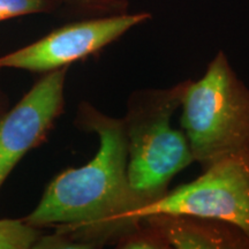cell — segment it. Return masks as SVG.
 Listing matches in <instances>:
<instances>
[{
	"label": "cell",
	"instance_id": "cell-11",
	"mask_svg": "<svg viewBox=\"0 0 249 249\" xmlns=\"http://www.w3.org/2000/svg\"><path fill=\"white\" fill-rule=\"evenodd\" d=\"M7 110V98H6L5 93L0 89V116Z\"/></svg>",
	"mask_w": 249,
	"mask_h": 249
},
{
	"label": "cell",
	"instance_id": "cell-3",
	"mask_svg": "<svg viewBox=\"0 0 249 249\" xmlns=\"http://www.w3.org/2000/svg\"><path fill=\"white\" fill-rule=\"evenodd\" d=\"M180 107L182 130L203 170L249 144V88L223 51L200 80H189Z\"/></svg>",
	"mask_w": 249,
	"mask_h": 249
},
{
	"label": "cell",
	"instance_id": "cell-2",
	"mask_svg": "<svg viewBox=\"0 0 249 249\" xmlns=\"http://www.w3.org/2000/svg\"><path fill=\"white\" fill-rule=\"evenodd\" d=\"M189 80L169 88L135 90L127 101L121 118L128 151L127 174L145 205L166 194L171 180L194 161L185 132L171 124Z\"/></svg>",
	"mask_w": 249,
	"mask_h": 249
},
{
	"label": "cell",
	"instance_id": "cell-9",
	"mask_svg": "<svg viewBox=\"0 0 249 249\" xmlns=\"http://www.w3.org/2000/svg\"><path fill=\"white\" fill-rule=\"evenodd\" d=\"M43 232L20 219H0V249L36 248Z\"/></svg>",
	"mask_w": 249,
	"mask_h": 249
},
{
	"label": "cell",
	"instance_id": "cell-7",
	"mask_svg": "<svg viewBox=\"0 0 249 249\" xmlns=\"http://www.w3.org/2000/svg\"><path fill=\"white\" fill-rule=\"evenodd\" d=\"M141 220L154 224L176 249H249L241 230L222 222L191 214L155 213Z\"/></svg>",
	"mask_w": 249,
	"mask_h": 249
},
{
	"label": "cell",
	"instance_id": "cell-1",
	"mask_svg": "<svg viewBox=\"0 0 249 249\" xmlns=\"http://www.w3.org/2000/svg\"><path fill=\"white\" fill-rule=\"evenodd\" d=\"M74 123L83 132L97 135L98 151L83 166L54 177L23 220L40 230L53 229L75 248L114 245L139 225L132 216L145 205L129 185L123 120L82 102Z\"/></svg>",
	"mask_w": 249,
	"mask_h": 249
},
{
	"label": "cell",
	"instance_id": "cell-6",
	"mask_svg": "<svg viewBox=\"0 0 249 249\" xmlns=\"http://www.w3.org/2000/svg\"><path fill=\"white\" fill-rule=\"evenodd\" d=\"M68 67L44 73L0 116V188L24 155L42 144L65 108Z\"/></svg>",
	"mask_w": 249,
	"mask_h": 249
},
{
	"label": "cell",
	"instance_id": "cell-8",
	"mask_svg": "<svg viewBox=\"0 0 249 249\" xmlns=\"http://www.w3.org/2000/svg\"><path fill=\"white\" fill-rule=\"evenodd\" d=\"M126 0H0V22L29 14L93 18L126 13Z\"/></svg>",
	"mask_w": 249,
	"mask_h": 249
},
{
	"label": "cell",
	"instance_id": "cell-10",
	"mask_svg": "<svg viewBox=\"0 0 249 249\" xmlns=\"http://www.w3.org/2000/svg\"><path fill=\"white\" fill-rule=\"evenodd\" d=\"M114 247L118 249H171L164 233L147 220H141L135 229L121 235Z\"/></svg>",
	"mask_w": 249,
	"mask_h": 249
},
{
	"label": "cell",
	"instance_id": "cell-4",
	"mask_svg": "<svg viewBox=\"0 0 249 249\" xmlns=\"http://www.w3.org/2000/svg\"><path fill=\"white\" fill-rule=\"evenodd\" d=\"M155 213L191 214L222 220L249 239V144L203 170L198 178L169 191L133 213V220Z\"/></svg>",
	"mask_w": 249,
	"mask_h": 249
},
{
	"label": "cell",
	"instance_id": "cell-5",
	"mask_svg": "<svg viewBox=\"0 0 249 249\" xmlns=\"http://www.w3.org/2000/svg\"><path fill=\"white\" fill-rule=\"evenodd\" d=\"M151 14L128 12L86 18L58 28L31 44L0 57V70L48 73L97 53Z\"/></svg>",
	"mask_w": 249,
	"mask_h": 249
}]
</instances>
